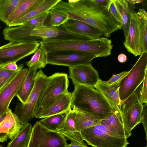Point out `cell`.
<instances>
[{
    "label": "cell",
    "instance_id": "9a60e30c",
    "mask_svg": "<svg viewBox=\"0 0 147 147\" xmlns=\"http://www.w3.org/2000/svg\"><path fill=\"white\" fill-rule=\"evenodd\" d=\"M70 78L74 86L81 85L94 87L100 79L92 64L69 68Z\"/></svg>",
    "mask_w": 147,
    "mask_h": 147
},
{
    "label": "cell",
    "instance_id": "484cf974",
    "mask_svg": "<svg viewBox=\"0 0 147 147\" xmlns=\"http://www.w3.org/2000/svg\"><path fill=\"white\" fill-rule=\"evenodd\" d=\"M43 0H20L16 8L11 15L5 24L10 27L16 21L21 18L30 9Z\"/></svg>",
    "mask_w": 147,
    "mask_h": 147
},
{
    "label": "cell",
    "instance_id": "4316f807",
    "mask_svg": "<svg viewBox=\"0 0 147 147\" xmlns=\"http://www.w3.org/2000/svg\"><path fill=\"white\" fill-rule=\"evenodd\" d=\"M29 123L24 125L22 128L8 143L7 147H27L32 129Z\"/></svg>",
    "mask_w": 147,
    "mask_h": 147
},
{
    "label": "cell",
    "instance_id": "d4e9b609",
    "mask_svg": "<svg viewBox=\"0 0 147 147\" xmlns=\"http://www.w3.org/2000/svg\"><path fill=\"white\" fill-rule=\"evenodd\" d=\"M73 109L75 111V120L77 131L80 132L87 128L100 124L101 120L94 115Z\"/></svg>",
    "mask_w": 147,
    "mask_h": 147
},
{
    "label": "cell",
    "instance_id": "7bdbcfd3",
    "mask_svg": "<svg viewBox=\"0 0 147 147\" xmlns=\"http://www.w3.org/2000/svg\"><path fill=\"white\" fill-rule=\"evenodd\" d=\"M8 136L7 134L4 133H0V142H3L7 141Z\"/></svg>",
    "mask_w": 147,
    "mask_h": 147
},
{
    "label": "cell",
    "instance_id": "ffe728a7",
    "mask_svg": "<svg viewBox=\"0 0 147 147\" xmlns=\"http://www.w3.org/2000/svg\"><path fill=\"white\" fill-rule=\"evenodd\" d=\"M75 111L72 109L67 113L65 120L58 131L71 142L85 144L80 132L77 131L75 120Z\"/></svg>",
    "mask_w": 147,
    "mask_h": 147
},
{
    "label": "cell",
    "instance_id": "f35d334b",
    "mask_svg": "<svg viewBox=\"0 0 147 147\" xmlns=\"http://www.w3.org/2000/svg\"><path fill=\"white\" fill-rule=\"evenodd\" d=\"M16 63V62H12L1 66L6 69L15 71H18L23 69V65L18 66Z\"/></svg>",
    "mask_w": 147,
    "mask_h": 147
},
{
    "label": "cell",
    "instance_id": "3957f363",
    "mask_svg": "<svg viewBox=\"0 0 147 147\" xmlns=\"http://www.w3.org/2000/svg\"><path fill=\"white\" fill-rule=\"evenodd\" d=\"M74 86L72 93L71 108L90 113L101 120L111 112L106 99L94 88L81 85Z\"/></svg>",
    "mask_w": 147,
    "mask_h": 147
},
{
    "label": "cell",
    "instance_id": "8992f818",
    "mask_svg": "<svg viewBox=\"0 0 147 147\" xmlns=\"http://www.w3.org/2000/svg\"><path fill=\"white\" fill-rule=\"evenodd\" d=\"M49 80V76L40 69L36 73L34 88L26 101L24 103H17L14 113L22 124L27 123L35 117L34 111L36 105Z\"/></svg>",
    "mask_w": 147,
    "mask_h": 147
},
{
    "label": "cell",
    "instance_id": "4fadbf2b",
    "mask_svg": "<svg viewBox=\"0 0 147 147\" xmlns=\"http://www.w3.org/2000/svg\"><path fill=\"white\" fill-rule=\"evenodd\" d=\"M31 36L43 39H50L59 40L87 41L90 37L67 31L62 27L58 28L43 25L33 29Z\"/></svg>",
    "mask_w": 147,
    "mask_h": 147
},
{
    "label": "cell",
    "instance_id": "d590c367",
    "mask_svg": "<svg viewBox=\"0 0 147 147\" xmlns=\"http://www.w3.org/2000/svg\"><path fill=\"white\" fill-rule=\"evenodd\" d=\"M143 82L142 88L140 91L139 98L141 103L146 104L147 103V71Z\"/></svg>",
    "mask_w": 147,
    "mask_h": 147
},
{
    "label": "cell",
    "instance_id": "4dcf8cb0",
    "mask_svg": "<svg viewBox=\"0 0 147 147\" xmlns=\"http://www.w3.org/2000/svg\"><path fill=\"white\" fill-rule=\"evenodd\" d=\"M47 64L46 53L40 47L35 51L31 59L26 62V65L29 68L36 67L38 69L43 68Z\"/></svg>",
    "mask_w": 147,
    "mask_h": 147
},
{
    "label": "cell",
    "instance_id": "83f0119b",
    "mask_svg": "<svg viewBox=\"0 0 147 147\" xmlns=\"http://www.w3.org/2000/svg\"><path fill=\"white\" fill-rule=\"evenodd\" d=\"M117 9L119 13L122 22V29L125 39L127 38L130 22V16L131 11L129 3L125 0H114Z\"/></svg>",
    "mask_w": 147,
    "mask_h": 147
},
{
    "label": "cell",
    "instance_id": "5b68a950",
    "mask_svg": "<svg viewBox=\"0 0 147 147\" xmlns=\"http://www.w3.org/2000/svg\"><path fill=\"white\" fill-rule=\"evenodd\" d=\"M67 74L55 73L49 76L47 84L38 99L34 110L35 118H39L42 112L60 94L68 91Z\"/></svg>",
    "mask_w": 147,
    "mask_h": 147
},
{
    "label": "cell",
    "instance_id": "e0dca14e",
    "mask_svg": "<svg viewBox=\"0 0 147 147\" xmlns=\"http://www.w3.org/2000/svg\"><path fill=\"white\" fill-rule=\"evenodd\" d=\"M33 29L23 25L15 27H7L3 29V32L5 40L10 42H40L42 39L40 38L31 36Z\"/></svg>",
    "mask_w": 147,
    "mask_h": 147
},
{
    "label": "cell",
    "instance_id": "60d3db41",
    "mask_svg": "<svg viewBox=\"0 0 147 147\" xmlns=\"http://www.w3.org/2000/svg\"><path fill=\"white\" fill-rule=\"evenodd\" d=\"M117 59L119 62L121 63H124L127 61V57L125 54L121 53L119 55Z\"/></svg>",
    "mask_w": 147,
    "mask_h": 147
},
{
    "label": "cell",
    "instance_id": "9c48e42d",
    "mask_svg": "<svg viewBox=\"0 0 147 147\" xmlns=\"http://www.w3.org/2000/svg\"><path fill=\"white\" fill-rule=\"evenodd\" d=\"M67 140L60 133L48 129L37 121L32 127L27 147H68Z\"/></svg>",
    "mask_w": 147,
    "mask_h": 147
},
{
    "label": "cell",
    "instance_id": "2e32d148",
    "mask_svg": "<svg viewBox=\"0 0 147 147\" xmlns=\"http://www.w3.org/2000/svg\"><path fill=\"white\" fill-rule=\"evenodd\" d=\"M119 83L109 85L106 81L100 79L94 88L98 90L106 99L111 111L122 112L121 105L119 98Z\"/></svg>",
    "mask_w": 147,
    "mask_h": 147
},
{
    "label": "cell",
    "instance_id": "cb8c5ba5",
    "mask_svg": "<svg viewBox=\"0 0 147 147\" xmlns=\"http://www.w3.org/2000/svg\"><path fill=\"white\" fill-rule=\"evenodd\" d=\"M38 69L36 67L29 68L16 95L20 102H25L31 92L34 85L35 78Z\"/></svg>",
    "mask_w": 147,
    "mask_h": 147
},
{
    "label": "cell",
    "instance_id": "30bf717a",
    "mask_svg": "<svg viewBox=\"0 0 147 147\" xmlns=\"http://www.w3.org/2000/svg\"><path fill=\"white\" fill-rule=\"evenodd\" d=\"M37 42H10L0 47V66L18 61L34 53L40 46Z\"/></svg>",
    "mask_w": 147,
    "mask_h": 147
},
{
    "label": "cell",
    "instance_id": "277c9868",
    "mask_svg": "<svg viewBox=\"0 0 147 147\" xmlns=\"http://www.w3.org/2000/svg\"><path fill=\"white\" fill-rule=\"evenodd\" d=\"M123 45L136 57L147 51V13L144 9L131 13L128 34Z\"/></svg>",
    "mask_w": 147,
    "mask_h": 147
},
{
    "label": "cell",
    "instance_id": "f546056e",
    "mask_svg": "<svg viewBox=\"0 0 147 147\" xmlns=\"http://www.w3.org/2000/svg\"><path fill=\"white\" fill-rule=\"evenodd\" d=\"M20 0H0V20L6 24Z\"/></svg>",
    "mask_w": 147,
    "mask_h": 147
},
{
    "label": "cell",
    "instance_id": "74e56055",
    "mask_svg": "<svg viewBox=\"0 0 147 147\" xmlns=\"http://www.w3.org/2000/svg\"><path fill=\"white\" fill-rule=\"evenodd\" d=\"M140 123H142L146 134V139L147 140V103L143 105Z\"/></svg>",
    "mask_w": 147,
    "mask_h": 147
},
{
    "label": "cell",
    "instance_id": "7a4b0ae2",
    "mask_svg": "<svg viewBox=\"0 0 147 147\" xmlns=\"http://www.w3.org/2000/svg\"><path fill=\"white\" fill-rule=\"evenodd\" d=\"M39 43L40 48L46 53L61 51H74L90 54L96 57L109 56L113 47L111 40L105 37L87 41L47 39L42 40Z\"/></svg>",
    "mask_w": 147,
    "mask_h": 147
},
{
    "label": "cell",
    "instance_id": "8d00e7d4",
    "mask_svg": "<svg viewBox=\"0 0 147 147\" xmlns=\"http://www.w3.org/2000/svg\"><path fill=\"white\" fill-rule=\"evenodd\" d=\"M129 71H124L117 74H114L108 81H106L107 84L112 85L119 83L121 80L128 73Z\"/></svg>",
    "mask_w": 147,
    "mask_h": 147
},
{
    "label": "cell",
    "instance_id": "ee69618b",
    "mask_svg": "<svg viewBox=\"0 0 147 147\" xmlns=\"http://www.w3.org/2000/svg\"><path fill=\"white\" fill-rule=\"evenodd\" d=\"M128 3H130L135 4L140 3V1H131V0H126Z\"/></svg>",
    "mask_w": 147,
    "mask_h": 147
},
{
    "label": "cell",
    "instance_id": "bcb514c9",
    "mask_svg": "<svg viewBox=\"0 0 147 147\" xmlns=\"http://www.w3.org/2000/svg\"><path fill=\"white\" fill-rule=\"evenodd\" d=\"M0 147H3V146H2L0 145Z\"/></svg>",
    "mask_w": 147,
    "mask_h": 147
},
{
    "label": "cell",
    "instance_id": "52a82bcc",
    "mask_svg": "<svg viewBox=\"0 0 147 147\" xmlns=\"http://www.w3.org/2000/svg\"><path fill=\"white\" fill-rule=\"evenodd\" d=\"M87 144L94 147H127V139L121 137L105 126L99 124L80 132Z\"/></svg>",
    "mask_w": 147,
    "mask_h": 147
},
{
    "label": "cell",
    "instance_id": "7402d4cb",
    "mask_svg": "<svg viewBox=\"0 0 147 147\" xmlns=\"http://www.w3.org/2000/svg\"><path fill=\"white\" fill-rule=\"evenodd\" d=\"M61 0H43L21 18L16 21L10 27L23 24L28 20L50 11Z\"/></svg>",
    "mask_w": 147,
    "mask_h": 147
},
{
    "label": "cell",
    "instance_id": "44dd1931",
    "mask_svg": "<svg viewBox=\"0 0 147 147\" xmlns=\"http://www.w3.org/2000/svg\"><path fill=\"white\" fill-rule=\"evenodd\" d=\"M61 26L67 31L87 36L93 39L97 38L103 35L102 33L97 29L80 21L69 19Z\"/></svg>",
    "mask_w": 147,
    "mask_h": 147
},
{
    "label": "cell",
    "instance_id": "d6a6232c",
    "mask_svg": "<svg viewBox=\"0 0 147 147\" xmlns=\"http://www.w3.org/2000/svg\"><path fill=\"white\" fill-rule=\"evenodd\" d=\"M49 11L28 20L22 25L32 29L44 25L45 20L49 14Z\"/></svg>",
    "mask_w": 147,
    "mask_h": 147
},
{
    "label": "cell",
    "instance_id": "7c38bea8",
    "mask_svg": "<svg viewBox=\"0 0 147 147\" xmlns=\"http://www.w3.org/2000/svg\"><path fill=\"white\" fill-rule=\"evenodd\" d=\"M138 93L137 88L121 105L124 122L130 132L141 121L143 105L139 100Z\"/></svg>",
    "mask_w": 147,
    "mask_h": 147
},
{
    "label": "cell",
    "instance_id": "1f68e13d",
    "mask_svg": "<svg viewBox=\"0 0 147 147\" xmlns=\"http://www.w3.org/2000/svg\"><path fill=\"white\" fill-rule=\"evenodd\" d=\"M50 23L51 26L58 27L66 22L69 20L66 16L57 11L50 10Z\"/></svg>",
    "mask_w": 147,
    "mask_h": 147
},
{
    "label": "cell",
    "instance_id": "5bb4252c",
    "mask_svg": "<svg viewBox=\"0 0 147 147\" xmlns=\"http://www.w3.org/2000/svg\"><path fill=\"white\" fill-rule=\"evenodd\" d=\"M24 68L18 71L0 90V115H5L13 98L16 96L28 71Z\"/></svg>",
    "mask_w": 147,
    "mask_h": 147
},
{
    "label": "cell",
    "instance_id": "ac0fdd59",
    "mask_svg": "<svg viewBox=\"0 0 147 147\" xmlns=\"http://www.w3.org/2000/svg\"><path fill=\"white\" fill-rule=\"evenodd\" d=\"M72 93L68 91L59 95L42 113L39 118L67 113L71 109Z\"/></svg>",
    "mask_w": 147,
    "mask_h": 147
},
{
    "label": "cell",
    "instance_id": "ab89813d",
    "mask_svg": "<svg viewBox=\"0 0 147 147\" xmlns=\"http://www.w3.org/2000/svg\"><path fill=\"white\" fill-rule=\"evenodd\" d=\"M110 0H93L96 3L100 6L105 9H107Z\"/></svg>",
    "mask_w": 147,
    "mask_h": 147
},
{
    "label": "cell",
    "instance_id": "f6af8a7d",
    "mask_svg": "<svg viewBox=\"0 0 147 147\" xmlns=\"http://www.w3.org/2000/svg\"><path fill=\"white\" fill-rule=\"evenodd\" d=\"M5 117H1L0 115V123L3 120Z\"/></svg>",
    "mask_w": 147,
    "mask_h": 147
},
{
    "label": "cell",
    "instance_id": "d6986e66",
    "mask_svg": "<svg viewBox=\"0 0 147 147\" xmlns=\"http://www.w3.org/2000/svg\"><path fill=\"white\" fill-rule=\"evenodd\" d=\"M100 124L121 137L127 139L131 135V132L125 126L122 112L111 111L106 118L101 120Z\"/></svg>",
    "mask_w": 147,
    "mask_h": 147
},
{
    "label": "cell",
    "instance_id": "b9f144b4",
    "mask_svg": "<svg viewBox=\"0 0 147 147\" xmlns=\"http://www.w3.org/2000/svg\"><path fill=\"white\" fill-rule=\"evenodd\" d=\"M68 147H88L86 144H84L78 142H71Z\"/></svg>",
    "mask_w": 147,
    "mask_h": 147
},
{
    "label": "cell",
    "instance_id": "ba28073f",
    "mask_svg": "<svg viewBox=\"0 0 147 147\" xmlns=\"http://www.w3.org/2000/svg\"><path fill=\"white\" fill-rule=\"evenodd\" d=\"M147 71V51L142 53L127 75L120 82L119 98L121 104L138 88Z\"/></svg>",
    "mask_w": 147,
    "mask_h": 147
},
{
    "label": "cell",
    "instance_id": "e575fe53",
    "mask_svg": "<svg viewBox=\"0 0 147 147\" xmlns=\"http://www.w3.org/2000/svg\"><path fill=\"white\" fill-rule=\"evenodd\" d=\"M107 9L115 20L122 25L121 17L115 5L114 0H110Z\"/></svg>",
    "mask_w": 147,
    "mask_h": 147
},
{
    "label": "cell",
    "instance_id": "836d02e7",
    "mask_svg": "<svg viewBox=\"0 0 147 147\" xmlns=\"http://www.w3.org/2000/svg\"><path fill=\"white\" fill-rule=\"evenodd\" d=\"M17 72L7 69L0 66V90Z\"/></svg>",
    "mask_w": 147,
    "mask_h": 147
},
{
    "label": "cell",
    "instance_id": "f1b7e54d",
    "mask_svg": "<svg viewBox=\"0 0 147 147\" xmlns=\"http://www.w3.org/2000/svg\"><path fill=\"white\" fill-rule=\"evenodd\" d=\"M67 113L51 115L42 118L39 121L48 129L57 132L63 123Z\"/></svg>",
    "mask_w": 147,
    "mask_h": 147
},
{
    "label": "cell",
    "instance_id": "6da1fadb",
    "mask_svg": "<svg viewBox=\"0 0 147 147\" xmlns=\"http://www.w3.org/2000/svg\"><path fill=\"white\" fill-rule=\"evenodd\" d=\"M51 10L60 13L69 19L85 22L101 32L105 37L122 29V25L111 14L107 9L103 8L93 0H62Z\"/></svg>",
    "mask_w": 147,
    "mask_h": 147
},
{
    "label": "cell",
    "instance_id": "603a6c76",
    "mask_svg": "<svg viewBox=\"0 0 147 147\" xmlns=\"http://www.w3.org/2000/svg\"><path fill=\"white\" fill-rule=\"evenodd\" d=\"M16 116L9 108L3 120L0 123V133H6L8 138L11 139L22 128Z\"/></svg>",
    "mask_w": 147,
    "mask_h": 147
},
{
    "label": "cell",
    "instance_id": "8fae6325",
    "mask_svg": "<svg viewBox=\"0 0 147 147\" xmlns=\"http://www.w3.org/2000/svg\"><path fill=\"white\" fill-rule=\"evenodd\" d=\"M47 64L68 67L69 68L91 63L96 58L84 53L71 51H61L46 53Z\"/></svg>",
    "mask_w": 147,
    "mask_h": 147
}]
</instances>
